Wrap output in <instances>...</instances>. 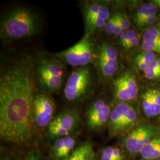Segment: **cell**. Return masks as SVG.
Returning <instances> with one entry per match:
<instances>
[{"instance_id": "1f68e13d", "label": "cell", "mask_w": 160, "mask_h": 160, "mask_svg": "<svg viewBox=\"0 0 160 160\" xmlns=\"http://www.w3.org/2000/svg\"><path fill=\"white\" fill-rule=\"evenodd\" d=\"M119 37V42H120V45L122 46L123 45V44L125 43L126 38H127V31L126 32H123Z\"/></svg>"}, {"instance_id": "8992f818", "label": "cell", "mask_w": 160, "mask_h": 160, "mask_svg": "<svg viewBox=\"0 0 160 160\" xmlns=\"http://www.w3.org/2000/svg\"><path fill=\"white\" fill-rule=\"evenodd\" d=\"M97 47L92 36L84 34L77 43L55 55L66 65L74 68L93 65L96 57Z\"/></svg>"}, {"instance_id": "9c48e42d", "label": "cell", "mask_w": 160, "mask_h": 160, "mask_svg": "<svg viewBox=\"0 0 160 160\" xmlns=\"http://www.w3.org/2000/svg\"><path fill=\"white\" fill-rule=\"evenodd\" d=\"M119 53L108 42H102L97 47L94 61L98 73L105 78H112L119 68Z\"/></svg>"}, {"instance_id": "52a82bcc", "label": "cell", "mask_w": 160, "mask_h": 160, "mask_svg": "<svg viewBox=\"0 0 160 160\" xmlns=\"http://www.w3.org/2000/svg\"><path fill=\"white\" fill-rule=\"evenodd\" d=\"M78 112L73 109H65L57 114L48 126L45 136L53 142L59 138L75 135L81 125Z\"/></svg>"}, {"instance_id": "9a60e30c", "label": "cell", "mask_w": 160, "mask_h": 160, "mask_svg": "<svg viewBox=\"0 0 160 160\" xmlns=\"http://www.w3.org/2000/svg\"><path fill=\"white\" fill-rule=\"evenodd\" d=\"M157 7L153 3H145L138 8L134 15V22L138 24L148 17L156 16Z\"/></svg>"}, {"instance_id": "7402d4cb", "label": "cell", "mask_w": 160, "mask_h": 160, "mask_svg": "<svg viewBox=\"0 0 160 160\" xmlns=\"http://www.w3.org/2000/svg\"><path fill=\"white\" fill-rule=\"evenodd\" d=\"M117 21H118V16H117L116 12H115L114 14L112 15V16H111L109 18V20L107 22L106 26L104 27L106 32L108 34H113L114 28L116 25Z\"/></svg>"}, {"instance_id": "836d02e7", "label": "cell", "mask_w": 160, "mask_h": 160, "mask_svg": "<svg viewBox=\"0 0 160 160\" xmlns=\"http://www.w3.org/2000/svg\"><path fill=\"white\" fill-rule=\"evenodd\" d=\"M153 4L158 7H160V0H155L153 1Z\"/></svg>"}, {"instance_id": "e575fe53", "label": "cell", "mask_w": 160, "mask_h": 160, "mask_svg": "<svg viewBox=\"0 0 160 160\" xmlns=\"http://www.w3.org/2000/svg\"><path fill=\"white\" fill-rule=\"evenodd\" d=\"M39 160H51L50 158H40Z\"/></svg>"}, {"instance_id": "d6a6232c", "label": "cell", "mask_w": 160, "mask_h": 160, "mask_svg": "<svg viewBox=\"0 0 160 160\" xmlns=\"http://www.w3.org/2000/svg\"><path fill=\"white\" fill-rule=\"evenodd\" d=\"M151 63L156 68L160 71V59H156L154 61L152 62Z\"/></svg>"}, {"instance_id": "d4e9b609", "label": "cell", "mask_w": 160, "mask_h": 160, "mask_svg": "<svg viewBox=\"0 0 160 160\" xmlns=\"http://www.w3.org/2000/svg\"><path fill=\"white\" fill-rule=\"evenodd\" d=\"M159 158H160V142L143 158L145 160H155Z\"/></svg>"}, {"instance_id": "7c38bea8", "label": "cell", "mask_w": 160, "mask_h": 160, "mask_svg": "<svg viewBox=\"0 0 160 160\" xmlns=\"http://www.w3.org/2000/svg\"><path fill=\"white\" fill-rule=\"evenodd\" d=\"M131 105L127 102H119L111 110L108 126L111 136L125 133L124 124L126 114Z\"/></svg>"}, {"instance_id": "6da1fadb", "label": "cell", "mask_w": 160, "mask_h": 160, "mask_svg": "<svg viewBox=\"0 0 160 160\" xmlns=\"http://www.w3.org/2000/svg\"><path fill=\"white\" fill-rule=\"evenodd\" d=\"M37 87L35 59L25 55L1 68L0 137L20 147H32L40 139L34 128L32 103Z\"/></svg>"}, {"instance_id": "83f0119b", "label": "cell", "mask_w": 160, "mask_h": 160, "mask_svg": "<svg viewBox=\"0 0 160 160\" xmlns=\"http://www.w3.org/2000/svg\"><path fill=\"white\" fill-rule=\"evenodd\" d=\"M149 92L154 102L160 106V91L154 89H149Z\"/></svg>"}, {"instance_id": "cb8c5ba5", "label": "cell", "mask_w": 160, "mask_h": 160, "mask_svg": "<svg viewBox=\"0 0 160 160\" xmlns=\"http://www.w3.org/2000/svg\"><path fill=\"white\" fill-rule=\"evenodd\" d=\"M117 16L118 17V20L119 21L121 27L123 29V32H126L129 29L130 27V22L128 18L126 17V16L122 13L121 12H116Z\"/></svg>"}, {"instance_id": "4fadbf2b", "label": "cell", "mask_w": 160, "mask_h": 160, "mask_svg": "<svg viewBox=\"0 0 160 160\" xmlns=\"http://www.w3.org/2000/svg\"><path fill=\"white\" fill-rule=\"evenodd\" d=\"M102 6V3L101 2L98 1H91L87 2L84 6L82 13L85 26L84 34L89 36L92 23L98 16Z\"/></svg>"}, {"instance_id": "ffe728a7", "label": "cell", "mask_w": 160, "mask_h": 160, "mask_svg": "<svg viewBox=\"0 0 160 160\" xmlns=\"http://www.w3.org/2000/svg\"><path fill=\"white\" fill-rule=\"evenodd\" d=\"M142 48L143 51L160 53V42L143 41Z\"/></svg>"}, {"instance_id": "484cf974", "label": "cell", "mask_w": 160, "mask_h": 160, "mask_svg": "<svg viewBox=\"0 0 160 160\" xmlns=\"http://www.w3.org/2000/svg\"><path fill=\"white\" fill-rule=\"evenodd\" d=\"M0 160H19V159L11 152H8L4 149H1Z\"/></svg>"}, {"instance_id": "f1b7e54d", "label": "cell", "mask_w": 160, "mask_h": 160, "mask_svg": "<svg viewBox=\"0 0 160 160\" xmlns=\"http://www.w3.org/2000/svg\"><path fill=\"white\" fill-rule=\"evenodd\" d=\"M157 21V17L156 16H152L151 17H148L147 18H145V20H142V22H141L139 24H138V26H140V27H142V26H149L151 25L152 24L155 22Z\"/></svg>"}, {"instance_id": "30bf717a", "label": "cell", "mask_w": 160, "mask_h": 160, "mask_svg": "<svg viewBox=\"0 0 160 160\" xmlns=\"http://www.w3.org/2000/svg\"><path fill=\"white\" fill-rule=\"evenodd\" d=\"M113 90L115 98L119 102H128L137 97L138 86L135 75L126 71L113 81Z\"/></svg>"}, {"instance_id": "5bb4252c", "label": "cell", "mask_w": 160, "mask_h": 160, "mask_svg": "<svg viewBox=\"0 0 160 160\" xmlns=\"http://www.w3.org/2000/svg\"><path fill=\"white\" fill-rule=\"evenodd\" d=\"M65 160H96L92 143L89 141L81 143Z\"/></svg>"}, {"instance_id": "2e32d148", "label": "cell", "mask_w": 160, "mask_h": 160, "mask_svg": "<svg viewBox=\"0 0 160 160\" xmlns=\"http://www.w3.org/2000/svg\"><path fill=\"white\" fill-rule=\"evenodd\" d=\"M142 108L145 114L148 117H153L160 114V106L154 102L149 90L142 95Z\"/></svg>"}, {"instance_id": "5b68a950", "label": "cell", "mask_w": 160, "mask_h": 160, "mask_svg": "<svg viewBox=\"0 0 160 160\" xmlns=\"http://www.w3.org/2000/svg\"><path fill=\"white\" fill-rule=\"evenodd\" d=\"M57 105L51 94L36 88L32 103V118L39 138L45 135L46 130L56 116Z\"/></svg>"}, {"instance_id": "8fae6325", "label": "cell", "mask_w": 160, "mask_h": 160, "mask_svg": "<svg viewBox=\"0 0 160 160\" xmlns=\"http://www.w3.org/2000/svg\"><path fill=\"white\" fill-rule=\"evenodd\" d=\"M52 142L49 153L51 160H67L77 147L75 135L59 138Z\"/></svg>"}, {"instance_id": "ac0fdd59", "label": "cell", "mask_w": 160, "mask_h": 160, "mask_svg": "<svg viewBox=\"0 0 160 160\" xmlns=\"http://www.w3.org/2000/svg\"><path fill=\"white\" fill-rule=\"evenodd\" d=\"M137 119V112L133 107V106L131 105V108L128 111L126 114V117H125V124H124L125 132L128 131L135 125Z\"/></svg>"}, {"instance_id": "ba28073f", "label": "cell", "mask_w": 160, "mask_h": 160, "mask_svg": "<svg viewBox=\"0 0 160 160\" xmlns=\"http://www.w3.org/2000/svg\"><path fill=\"white\" fill-rule=\"evenodd\" d=\"M111 109L102 98L92 100L85 112L86 126L89 131L99 132L108 124Z\"/></svg>"}, {"instance_id": "f546056e", "label": "cell", "mask_w": 160, "mask_h": 160, "mask_svg": "<svg viewBox=\"0 0 160 160\" xmlns=\"http://www.w3.org/2000/svg\"><path fill=\"white\" fill-rule=\"evenodd\" d=\"M135 62L137 65L138 68L142 71H144L150 65V63H147L137 57L135 58Z\"/></svg>"}, {"instance_id": "44dd1931", "label": "cell", "mask_w": 160, "mask_h": 160, "mask_svg": "<svg viewBox=\"0 0 160 160\" xmlns=\"http://www.w3.org/2000/svg\"><path fill=\"white\" fill-rule=\"evenodd\" d=\"M143 72L145 77L148 80H155L160 78V71L156 68L152 63L149 65Z\"/></svg>"}, {"instance_id": "277c9868", "label": "cell", "mask_w": 160, "mask_h": 160, "mask_svg": "<svg viewBox=\"0 0 160 160\" xmlns=\"http://www.w3.org/2000/svg\"><path fill=\"white\" fill-rule=\"evenodd\" d=\"M95 74L92 65L75 68L63 87L65 100L72 105H79L88 100L95 90Z\"/></svg>"}, {"instance_id": "3957f363", "label": "cell", "mask_w": 160, "mask_h": 160, "mask_svg": "<svg viewBox=\"0 0 160 160\" xmlns=\"http://www.w3.org/2000/svg\"><path fill=\"white\" fill-rule=\"evenodd\" d=\"M66 64L56 55H44L35 59L37 88L49 94L59 92L65 84Z\"/></svg>"}, {"instance_id": "e0dca14e", "label": "cell", "mask_w": 160, "mask_h": 160, "mask_svg": "<svg viewBox=\"0 0 160 160\" xmlns=\"http://www.w3.org/2000/svg\"><path fill=\"white\" fill-rule=\"evenodd\" d=\"M99 160H125V157L118 147L109 146L102 150Z\"/></svg>"}, {"instance_id": "4316f807", "label": "cell", "mask_w": 160, "mask_h": 160, "mask_svg": "<svg viewBox=\"0 0 160 160\" xmlns=\"http://www.w3.org/2000/svg\"><path fill=\"white\" fill-rule=\"evenodd\" d=\"M137 36V34L136 32L135 31V30L132 29H129L127 31V38H126V41H125V43L123 44L122 47L125 49H126L127 46H128V45L130 43V42H131L132 40Z\"/></svg>"}, {"instance_id": "d6986e66", "label": "cell", "mask_w": 160, "mask_h": 160, "mask_svg": "<svg viewBox=\"0 0 160 160\" xmlns=\"http://www.w3.org/2000/svg\"><path fill=\"white\" fill-rule=\"evenodd\" d=\"M143 41L160 42V29L151 28L146 30L143 34Z\"/></svg>"}, {"instance_id": "603a6c76", "label": "cell", "mask_w": 160, "mask_h": 160, "mask_svg": "<svg viewBox=\"0 0 160 160\" xmlns=\"http://www.w3.org/2000/svg\"><path fill=\"white\" fill-rule=\"evenodd\" d=\"M136 57L150 64L157 59L155 53L151 52H142L138 54Z\"/></svg>"}, {"instance_id": "4dcf8cb0", "label": "cell", "mask_w": 160, "mask_h": 160, "mask_svg": "<svg viewBox=\"0 0 160 160\" xmlns=\"http://www.w3.org/2000/svg\"><path fill=\"white\" fill-rule=\"evenodd\" d=\"M139 38L137 36H135L132 40L131 42H130V43L128 45V46H127V48H126V50H128V49H130L131 48H133L135 46H137L139 44Z\"/></svg>"}, {"instance_id": "7a4b0ae2", "label": "cell", "mask_w": 160, "mask_h": 160, "mask_svg": "<svg viewBox=\"0 0 160 160\" xmlns=\"http://www.w3.org/2000/svg\"><path fill=\"white\" fill-rule=\"evenodd\" d=\"M40 30L39 17L27 7H13L6 11L1 18L2 40L12 41L31 38L38 34Z\"/></svg>"}]
</instances>
